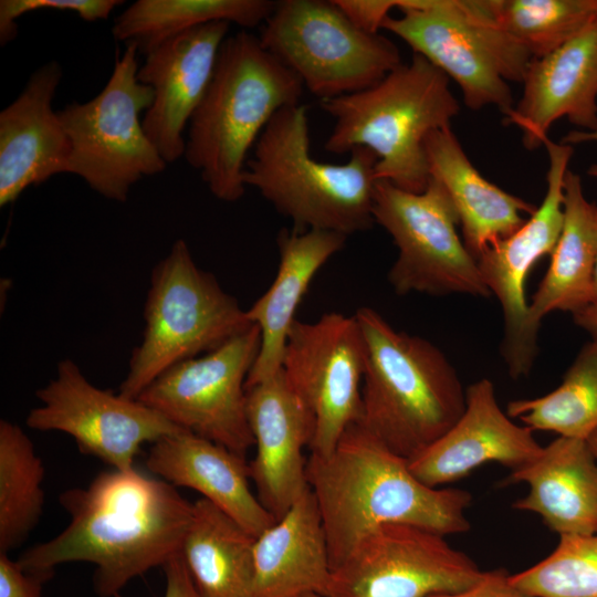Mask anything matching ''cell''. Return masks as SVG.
I'll list each match as a JSON object with an SVG mask.
<instances>
[{"mask_svg": "<svg viewBox=\"0 0 597 597\" xmlns=\"http://www.w3.org/2000/svg\"><path fill=\"white\" fill-rule=\"evenodd\" d=\"M59 501L71 516L69 525L18 562L27 570L51 574L63 563H92L100 597L117 596L133 578L179 554L193 515V503L174 485L135 468L102 472Z\"/></svg>", "mask_w": 597, "mask_h": 597, "instance_id": "1", "label": "cell"}, {"mask_svg": "<svg viewBox=\"0 0 597 597\" xmlns=\"http://www.w3.org/2000/svg\"><path fill=\"white\" fill-rule=\"evenodd\" d=\"M326 535L331 568L369 534L388 524L418 526L440 535L470 530L468 491L431 488L359 422L350 425L325 455L306 464Z\"/></svg>", "mask_w": 597, "mask_h": 597, "instance_id": "2", "label": "cell"}, {"mask_svg": "<svg viewBox=\"0 0 597 597\" xmlns=\"http://www.w3.org/2000/svg\"><path fill=\"white\" fill-rule=\"evenodd\" d=\"M301 80L247 31L228 36L207 92L195 111L185 157L219 200L245 192L247 156L271 118L300 104Z\"/></svg>", "mask_w": 597, "mask_h": 597, "instance_id": "3", "label": "cell"}, {"mask_svg": "<svg viewBox=\"0 0 597 597\" xmlns=\"http://www.w3.org/2000/svg\"><path fill=\"white\" fill-rule=\"evenodd\" d=\"M365 343L359 423L409 461L443 436L465 409V390L429 341L395 329L377 311L357 308Z\"/></svg>", "mask_w": 597, "mask_h": 597, "instance_id": "4", "label": "cell"}, {"mask_svg": "<svg viewBox=\"0 0 597 597\" xmlns=\"http://www.w3.org/2000/svg\"><path fill=\"white\" fill-rule=\"evenodd\" d=\"M346 163L318 161L311 154L307 107L280 109L258 138L243 172L293 231H334L346 237L374 223L376 155L357 147Z\"/></svg>", "mask_w": 597, "mask_h": 597, "instance_id": "5", "label": "cell"}, {"mask_svg": "<svg viewBox=\"0 0 597 597\" xmlns=\"http://www.w3.org/2000/svg\"><path fill=\"white\" fill-rule=\"evenodd\" d=\"M449 77L419 54L366 90L321 101L334 126L324 148L333 154L364 147L378 161L377 179L421 192L430 180L426 137L451 126L460 104Z\"/></svg>", "mask_w": 597, "mask_h": 597, "instance_id": "6", "label": "cell"}, {"mask_svg": "<svg viewBox=\"0 0 597 597\" xmlns=\"http://www.w3.org/2000/svg\"><path fill=\"white\" fill-rule=\"evenodd\" d=\"M144 321L119 386L118 394L129 399L174 365L218 348L252 324L237 298L196 264L182 239L151 272Z\"/></svg>", "mask_w": 597, "mask_h": 597, "instance_id": "7", "label": "cell"}, {"mask_svg": "<svg viewBox=\"0 0 597 597\" xmlns=\"http://www.w3.org/2000/svg\"><path fill=\"white\" fill-rule=\"evenodd\" d=\"M397 8L402 14L383 29L453 80L469 108L512 111L507 81L522 82L533 59L494 22L490 0H397Z\"/></svg>", "mask_w": 597, "mask_h": 597, "instance_id": "8", "label": "cell"}, {"mask_svg": "<svg viewBox=\"0 0 597 597\" xmlns=\"http://www.w3.org/2000/svg\"><path fill=\"white\" fill-rule=\"evenodd\" d=\"M125 48L96 96L57 111L70 143L67 174L118 202L127 200L137 181L167 166L143 126L142 114L151 105L153 91L137 77L139 52L132 43Z\"/></svg>", "mask_w": 597, "mask_h": 597, "instance_id": "9", "label": "cell"}, {"mask_svg": "<svg viewBox=\"0 0 597 597\" xmlns=\"http://www.w3.org/2000/svg\"><path fill=\"white\" fill-rule=\"evenodd\" d=\"M259 40L321 101L371 87L402 63L395 43L357 28L334 0L276 2Z\"/></svg>", "mask_w": 597, "mask_h": 597, "instance_id": "10", "label": "cell"}, {"mask_svg": "<svg viewBox=\"0 0 597 597\" xmlns=\"http://www.w3.org/2000/svg\"><path fill=\"white\" fill-rule=\"evenodd\" d=\"M373 218L398 249L388 272V281L397 294L491 296L476 259L459 235L455 209L436 179L430 177L421 192L406 191L378 179Z\"/></svg>", "mask_w": 597, "mask_h": 597, "instance_id": "11", "label": "cell"}, {"mask_svg": "<svg viewBox=\"0 0 597 597\" xmlns=\"http://www.w3.org/2000/svg\"><path fill=\"white\" fill-rule=\"evenodd\" d=\"M260 343V329L251 324L218 348L174 365L137 399L179 428L244 457L254 446L245 384Z\"/></svg>", "mask_w": 597, "mask_h": 597, "instance_id": "12", "label": "cell"}, {"mask_svg": "<svg viewBox=\"0 0 597 597\" xmlns=\"http://www.w3.org/2000/svg\"><path fill=\"white\" fill-rule=\"evenodd\" d=\"M364 369L365 343L355 314L331 312L293 323L281 370L314 417L311 453L328 454L359 421Z\"/></svg>", "mask_w": 597, "mask_h": 597, "instance_id": "13", "label": "cell"}, {"mask_svg": "<svg viewBox=\"0 0 597 597\" xmlns=\"http://www.w3.org/2000/svg\"><path fill=\"white\" fill-rule=\"evenodd\" d=\"M483 574L443 535L388 524L365 537L332 569L323 597H430L464 590Z\"/></svg>", "mask_w": 597, "mask_h": 597, "instance_id": "14", "label": "cell"}, {"mask_svg": "<svg viewBox=\"0 0 597 597\" xmlns=\"http://www.w3.org/2000/svg\"><path fill=\"white\" fill-rule=\"evenodd\" d=\"M36 398L41 405L29 412V428L67 433L81 452L115 470L133 469L145 442L184 431L138 399L97 388L69 358L59 362L55 377Z\"/></svg>", "mask_w": 597, "mask_h": 597, "instance_id": "15", "label": "cell"}, {"mask_svg": "<svg viewBox=\"0 0 597 597\" xmlns=\"http://www.w3.org/2000/svg\"><path fill=\"white\" fill-rule=\"evenodd\" d=\"M543 146L548 168L541 205L520 229L476 256L483 282L502 308L500 352L513 378L526 376L538 353V329L530 322L525 281L533 265L552 254L558 241L564 220V178L574 153L573 146L549 138Z\"/></svg>", "mask_w": 597, "mask_h": 597, "instance_id": "16", "label": "cell"}, {"mask_svg": "<svg viewBox=\"0 0 597 597\" xmlns=\"http://www.w3.org/2000/svg\"><path fill=\"white\" fill-rule=\"evenodd\" d=\"M230 23L211 22L163 42L145 54L137 77L153 91L144 129L169 164L185 156L184 132L211 82Z\"/></svg>", "mask_w": 597, "mask_h": 597, "instance_id": "17", "label": "cell"}, {"mask_svg": "<svg viewBox=\"0 0 597 597\" xmlns=\"http://www.w3.org/2000/svg\"><path fill=\"white\" fill-rule=\"evenodd\" d=\"M247 410L255 446L250 478L258 499L277 520L310 488L303 450L313 439L314 417L282 370L247 387Z\"/></svg>", "mask_w": 597, "mask_h": 597, "instance_id": "18", "label": "cell"}, {"mask_svg": "<svg viewBox=\"0 0 597 597\" xmlns=\"http://www.w3.org/2000/svg\"><path fill=\"white\" fill-rule=\"evenodd\" d=\"M521 83L522 96L504 121L522 132L526 149L543 146L563 117L578 130H596L597 15L567 43L533 59Z\"/></svg>", "mask_w": 597, "mask_h": 597, "instance_id": "19", "label": "cell"}, {"mask_svg": "<svg viewBox=\"0 0 597 597\" xmlns=\"http://www.w3.org/2000/svg\"><path fill=\"white\" fill-rule=\"evenodd\" d=\"M532 431L511 420L498 402L493 383L482 378L465 389V409L459 420L408 464L431 488L455 482L486 462L513 471L543 450Z\"/></svg>", "mask_w": 597, "mask_h": 597, "instance_id": "20", "label": "cell"}, {"mask_svg": "<svg viewBox=\"0 0 597 597\" xmlns=\"http://www.w3.org/2000/svg\"><path fill=\"white\" fill-rule=\"evenodd\" d=\"M62 67L36 69L22 92L0 112V206L14 202L30 186L67 174L69 138L52 103Z\"/></svg>", "mask_w": 597, "mask_h": 597, "instance_id": "21", "label": "cell"}, {"mask_svg": "<svg viewBox=\"0 0 597 597\" xmlns=\"http://www.w3.org/2000/svg\"><path fill=\"white\" fill-rule=\"evenodd\" d=\"M145 464L171 485L199 492L255 537L276 521L253 494L244 457L221 444L184 430L154 442Z\"/></svg>", "mask_w": 597, "mask_h": 597, "instance_id": "22", "label": "cell"}, {"mask_svg": "<svg viewBox=\"0 0 597 597\" xmlns=\"http://www.w3.org/2000/svg\"><path fill=\"white\" fill-rule=\"evenodd\" d=\"M346 235L326 230H282L276 239L279 268L271 286L248 310L260 329V349L245 388L281 370L295 313L318 270L345 244Z\"/></svg>", "mask_w": 597, "mask_h": 597, "instance_id": "23", "label": "cell"}, {"mask_svg": "<svg viewBox=\"0 0 597 597\" xmlns=\"http://www.w3.org/2000/svg\"><path fill=\"white\" fill-rule=\"evenodd\" d=\"M507 481L528 486L513 507L538 514L559 537L597 532V459L587 440L558 437Z\"/></svg>", "mask_w": 597, "mask_h": 597, "instance_id": "24", "label": "cell"}, {"mask_svg": "<svg viewBox=\"0 0 597 597\" xmlns=\"http://www.w3.org/2000/svg\"><path fill=\"white\" fill-rule=\"evenodd\" d=\"M430 177L447 191L459 218L464 244L476 256L504 239L532 216L536 207L501 189L473 166L451 126L425 139Z\"/></svg>", "mask_w": 597, "mask_h": 597, "instance_id": "25", "label": "cell"}, {"mask_svg": "<svg viewBox=\"0 0 597 597\" xmlns=\"http://www.w3.org/2000/svg\"><path fill=\"white\" fill-rule=\"evenodd\" d=\"M254 566V597L324 596L332 568L321 514L310 488L255 537Z\"/></svg>", "mask_w": 597, "mask_h": 597, "instance_id": "26", "label": "cell"}, {"mask_svg": "<svg viewBox=\"0 0 597 597\" xmlns=\"http://www.w3.org/2000/svg\"><path fill=\"white\" fill-rule=\"evenodd\" d=\"M563 211V228L551 264L528 303L530 322L538 331L547 314H573L590 303L597 259V205L586 198L579 175L569 169L564 178Z\"/></svg>", "mask_w": 597, "mask_h": 597, "instance_id": "27", "label": "cell"}, {"mask_svg": "<svg viewBox=\"0 0 597 597\" xmlns=\"http://www.w3.org/2000/svg\"><path fill=\"white\" fill-rule=\"evenodd\" d=\"M255 536L200 498L180 554L201 597H254Z\"/></svg>", "mask_w": 597, "mask_h": 597, "instance_id": "28", "label": "cell"}, {"mask_svg": "<svg viewBox=\"0 0 597 597\" xmlns=\"http://www.w3.org/2000/svg\"><path fill=\"white\" fill-rule=\"evenodd\" d=\"M269 0H138L114 21L116 41L134 44L143 55L168 39L211 23H235L253 28L272 13Z\"/></svg>", "mask_w": 597, "mask_h": 597, "instance_id": "29", "label": "cell"}, {"mask_svg": "<svg viewBox=\"0 0 597 597\" xmlns=\"http://www.w3.org/2000/svg\"><path fill=\"white\" fill-rule=\"evenodd\" d=\"M44 465L27 433L0 421V553L20 546L43 512Z\"/></svg>", "mask_w": 597, "mask_h": 597, "instance_id": "30", "label": "cell"}, {"mask_svg": "<svg viewBox=\"0 0 597 597\" xmlns=\"http://www.w3.org/2000/svg\"><path fill=\"white\" fill-rule=\"evenodd\" d=\"M506 413L531 430L587 440L597 429V339L582 348L556 389L510 401Z\"/></svg>", "mask_w": 597, "mask_h": 597, "instance_id": "31", "label": "cell"}, {"mask_svg": "<svg viewBox=\"0 0 597 597\" xmlns=\"http://www.w3.org/2000/svg\"><path fill=\"white\" fill-rule=\"evenodd\" d=\"M494 22L532 59L576 36L596 15L597 0H490Z\"/></svg>", "mask_w": 597, "mask_h": 597, "instance_id": "32", "label": "cell"}, {"mask_svg": "<svg viewBox=\"0 0 597 597\" xmlns=\"http://www.w3.org/2000/svg\"><path fill=\"white\" fill-rule=\"evenodd\" d=\"M511 580L533 597H597V532L559 537L547 557Z\"/></svg>", "mask_w": 597, "mask_h": 597, "instance_id": "33", "label": "cell"}, {"mask_svg": "<svg viewBox=\"0 0 597 597\" xmlns=\"http://www.w3.org/2000/svg\"><path fill=\"white\" fill-rule=\"evenodd\" d=\"M124 3L118 0H1L0 44L6 45L18 34L17 20L39 10L72 12L86 22L106 20L112 11Z\"/></svg>", "mask_w": 597, "mask_h": 597, "instance_id": "34", "label": "cell"}, {"mask_svg": "<svg viewBox=\"0 0 597 597\" xmlns=\"http://www.w3.org/2000/svg\"><path fill=\"white\" fill-rule=\"evenodd\" d=\"M52 575L27 570L8 553H0V597H41L43 584Z\"/></svg>", "mask_w": 597, "mask_h": 597, "instance_id": "35", "label": "cell"}, {"mask_svg": "<svg viewBox=\"0 0 597 597\" xmlns=\"http://www.w3.org/2000/svg\"><path fill=\"white\" fill-rule=\"evenodd\" d=\"M345 15L360 30L377 34L397 0H334Z\"/></svg>", "mask_w": 597, "mask_h": 597, "instance_id": "36", "label": "cell"}, {"mask_svg": "<svg viewBox=\"0 0 597 597\" xmlns=\"http://www.w3.org/2000/svg\"><path fill=\"white\" fill-rule=\"evenodd\" d=\"M430 597H533L519 588L511 580V575L500 568L484 572L473 586L457 593L440 594Z\"/></svg>", "mask_w": 597, "mask_h": 597, "instance_id": "37", "label": "cell"}, {"mask_svg": "<svg viewBox=\"0 0 597 597\" xmlns=\"http://www.w3.org/2000/svg\"><path fill=\"white\" fill-rule=\"evenodd\" d=\"M161 567L166 576L164 597H201L180 553L168 559Z\"/></svg>", "mask_w": 597, "mask_h": 597, "instance_id": "38", "label": "cell"}, {"mask_svg": "<svg viewBox=\"0 0 597 597\" xmlns=\"http://www.w3.org/2000/svg\"><path fill=\"white\" fill-rule=\"evenodd\" d=\"M575 324L588 332L594 339H597V306L587 305L573 313Z\"/></svg>", "mask_w": 597, "mask_h": 597, "instance_id": "39", "label": "cell"}, {"mask_svg": "<svg viewBox=\"0 0 597 597\" xmlns=\"http://www.w3.org/2000/svg\"><path fill=\"white\" fill-rule=\"evenodd\" d=\"M587 142H597V129L594 132L570 130L562 138L561 143L574 146Z\"/></svg>", "mask_w": 597, "mask_h": 597, "instance_id": "40", "label": "cell"}, {"mask_svg": "<svg viewBox=\"0 0 597 597\" xmlns=\"http://www.w3.org/2000/svg\"><path fill=\"white\" fill-rule=\"evenodd\" d=\"M589 305H596L597 306V259H596L594 273H593Z\"/></svg>", "mask_w": 597, "mask_h": 597, "instance_id": "41", "label": "cell"}, {"mask_svg": "<svg viewBox=\"0 0 597 597\" xmlns=\"http://www.w3.org/2000/svg\"><path fill=\"white\" fill-rule=\"evenodd\" d=\"M587 443H588L593 454L597 459V429L588 437Z\"/></svg>", "mask_w": 597, "mask_h": 597, "instance_id": "42", "label": "cell"}, {"mask_svg": "<svg viewBox=\"0 0 597 597\" xmlns=\"http://www.w3.org/2000/svg\"><path fill=\"white\" fill-rule=\"evenodd\" d=\"M587 175L597 178V164H591L587 169Z\"/></svg>", "mask_w": 597, "mask_h": 597, "instance_id": "43", "label": "cell"}, {"mask_svg": "<svg viewBox=\"0 0 597 597\" xmlns=\"http://www.w3.org/2000/svg\"><path fill=\"white\" fill-rule=\"evenodd\" d=\"M298 597H322V596L318 595V594H315V593H310V594H304V595L298 596Z\"/></svg>", "mask_w": 597, "mask_h": 597, "instance_id": "44", "label": "cell"}]
</instances>
